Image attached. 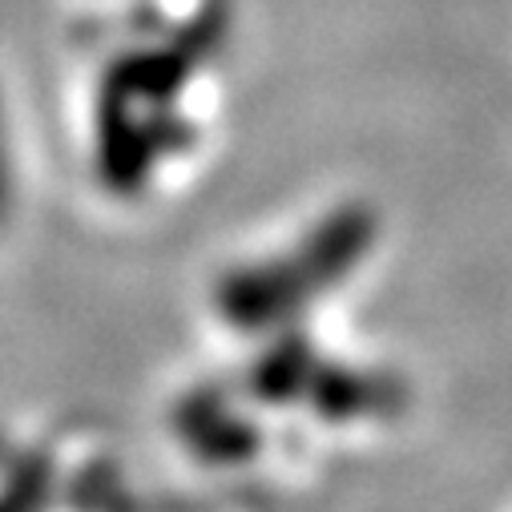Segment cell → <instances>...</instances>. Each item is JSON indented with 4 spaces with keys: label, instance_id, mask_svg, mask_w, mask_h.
Instances as JSON below:
<instances>
[{
    "label": "cell",
    "instance_id": "1",
    "mask_svg": "<svg viewBox=\"0 0 512 512\" xmlns=\"http://www.w3.org/2000/svg\"><path fill=\"white\" fill-rule=\"evenodd\" d=\"M230 307L242 315V323L250 327H263L271 323L279 311H287V283L283 271L271 267H254L246 279H238L230 287Z\"/></svg>",
    "mask_w": 512,
    "mask_h": 512
}]
</instances>
